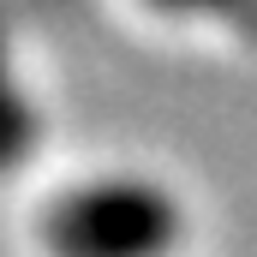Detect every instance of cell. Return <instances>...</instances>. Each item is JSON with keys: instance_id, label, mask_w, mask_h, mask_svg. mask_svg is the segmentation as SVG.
<instances>
[{"instance_id": "1", "label": "cell", "mask_w": 257, "mask_h": 257, "mask_svg": "<svg viewBox=\"0 0 257 257\" xmlns=\"http://www.w3.org/2000/svg\"><path fill=\"white\" fill-rule=\"evenodd\" d=\"M174 239H180L174 197L144 180L84 186L42 215V245L54 257H162Z\"/></svg>"}, {"instance_id": "2", "label": "cell", "mask_w": 257, "mask_h": 257, "mask_svg": "<svg viewBox=\"0 0 257 257\" xmlns=\"http://www.w3.org/2000/svg\"><path fill=\"white\" fill-rule=\"evenodd\" d=\"M162 12H221V6H239V0H150Z\"/></svg>"}]
</instances>
